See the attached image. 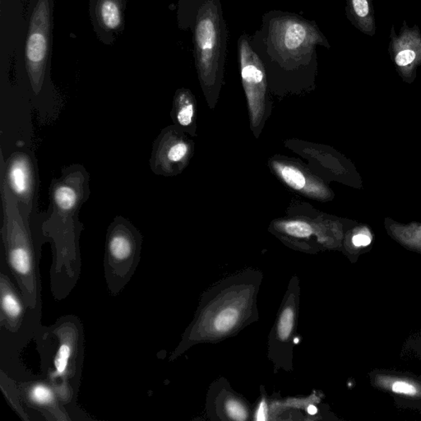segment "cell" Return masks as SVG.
<instances>
[{
	"instance_id": "6da1fadb",
	"label": "cell",
	"mask_w": 421,
	"mask_h": 421,
	"mask_svg": "<svg viewBox=\"0 0 421 421\" xmlns=\"http://www.w3.org/2000/svg\"><path fill=\"white\" fill-rule=\"evenodd\" d=\"M89 174L83 165L63 169L61 177L54 179L49 188L52 212L43 229L60 247H73L80 233L79 213L90 195Z\"/></svg>"
},
{
	"instance_id": "7a4b0ae2",
	"label": "cell",
	"mask_w": 421,
	"mask_h": 421,
	"mask_svg": "<svg viewBox=\"0 0 421 421\" xmlns=\"http://www.w3.org/2000/svg\"><path fill=\"white\" fill-rule=\"evenodd\" d=\"M4 225L2 235L10 268L23 283H35V261L27 215L1 177Z\"/></svg>"
},
{
	"instance_id": "3957f363",
	"label": "cell",
	"mask_w": 421,
	"mask_h": 421,
	"mask_svg": "<svg viewBox=\"0 0 421 421\" xmlns=\"http://www.w3.org/2000/svg\"><path fill=\"white\" fill-rule=\"evenodd\" d=\"M269 35L275 52L283 60L299 61L310 57L317 45L330 47L314 23L292 16L272 20Z\"/></svg>"
},
{
	"instance_id": "277c9868",
	"label": "cell",
	"mask_w": 421,
	"mask_h": 421,
	"mask_svg": "<svg viewBox=\"0 0 421 421\" xmlns=\"http://www.w3.org/2000/svg\"><path fill=\"white\" fill-rule=\"evenodd\" d=\"M195 48L200 74L208 80L217 72L225 55V28L219 9L213 2L200 10L195 27Z\"/></svg>"
},
{
	"instance_id": "5b68a950",
	"label": "cell",
	"mask_w": 421,
	"mask_h": 421,
	"mask_svg": "<svg viewBox=\"0 0 421 421\" xmlns=\"http://www.w3.org/2000/svg\"><path fill=\"white\" fill-rule=\"evenodd\" d=\"M51 9L49 0H39L33 10L26 45V64L34 92L42 88L49 49Z\"/></svg>"
},
{
	"instance_id": "8992f818",
	"label": "cell",
	"mask_w": 421,
	"mask_h": 421,
	"mask_svg": "<svg viewBox=\"0 0 421 421\" xmlns=\"http://www.w3.org/2000/svg\"><path fill=\"white\" fill-rule=\"evenodd\" d=\"M1 177L25 214H31L36 203L37 172L33 158L25 152H16L6 163L2 158Z\"/></svg>"
},
{
	"instance_id": "52a82bcc",
	"label": "cell",
	"mask_w": 421,
	"mask_h": 421,
	"mask_svg": "<svg viewBox=\"0 0 421 421\" xmlns=\"http://www.w3.org/2000/svg\"><path fill=\"white\" fill-rule=\"evenodd\" d=\"M142 237L129 220L115 218L107 232V257L114 267L131 265L138 256Z\"/></svg>"
},
{
	"instance_id": "ba28073f",
	"label": "cell",
	"mask_w": 421,
	"mask_h": 421,
	"mask_svg": "<svg viewBox=\"0 0 421 421\" xmlns=\"http://www.w3.org/2000/svg\"><path fill=\"white\" fill-rule=\"evenodd\" d=\"M389 53L398 71L410 76L421 65V32L417 25L410 28L404 21L399 33L391 28Z\"/></svg>"
},
{
	"instance_id": "9c48e42d",
	"label": "cell",
	"mask_w": 421,
	"mask_h": 421,
	"mask_svg": "<svg viewBox=\"0 0 421 421\" xmlns=\"http://www.w3.org/2000/svg\"><path fill=\"white\" fill-rule=\"evenodd\" d=\"M189 147L183 139L177 138L170 129H165L153 143L150 167L154 174L170 175L187 158Z\"/></svg>"
},
{
	"instance_id": "30bf717a",
	"label": "cell",
	"mask_w": 421,
	"mask_h": 421,
	"mask_svg": "<svg viewBox=\"0 0 421 421\" xmlns=\"http://www.w3.org/2000/svg\"><path fill=\"white\" fill-rule=\"evenodd\" d=\"M239 57L245 91L250 101L263 97L266 88L263 65L245 37L239 41Z\"/></svg>"
},
{
	"instance_id": "8fae6325",
	"label": "cell",
	"mask_w": 421,
	"mask_h": 421,
	"mask_svg": "<svg viewBox=\"0 0 421 421\" xmlns=\"http://www.w3.org/2000/svg\"><path fill=\"white\" fill-rule=\"evenodd\" d=\"M345 13L350 23L360 32L374 36L377 27L372 0H347Z\"/></svg>"
},
{
	"instance_id": "7c38bea8",
	"label": "cell",
	"mask_w": 421,
	"mask_h": 421,
	"mask_svg": "<svg viewBox=\"0 0 421 421\" xmlns=\"http://www.w3.org/2000/svg\"><path fill=\"white\" fill-rule=\"evenodd\" d=\"M96 13L103 28L108 31L119 29L123 21L122 0H98Z\"/></svg>"
},
{
	"instance_id": "4fadbf2b",
	"label": "cell",
	"mask_w": 421,
	"mask_h": 421,
	"mask_svg": "<svg viewBox=\"0 0 421 421\" xmlns=\"http://www.w3.org/2000/svg\"><path fill=\"white\" fill-rule=\"evenodd\" d=\"M1 310L8 323H18L22 318L23 307L8 278L1 277Z\"/></svg>"
},
{
	"instance_id": "5bb4252c",
	"label": "cell",
	"mask_w": 421,
	"mask_h": 421,
	"mask_svg": "<svg viewBox=\"0 0 421 421\" xmlns=\"http://www.w3.org/2000/svg\"><path fill=\"white\" fill-rule=\"evenodd\" d=\"M75 345L73 340L65 337L60 342L54 359V378L65 377L73 364L75 355Z\"/></svg>"
},
{
	"instance_id": "9a60e30c",
	"label": "cell",
	"mask_w": 421,
	"mask_h": 421,
	"mask_svg": "<svg viewBox=\"0 0 421 421\" xmlns=\"http://www.w3.org/2000/svg\"><path fill=\"white\" fill-rule=\"evenodd\" d=\"M376 383L379 387L388 389L393 393L421 398V387L414 382L379 376L376 379Z\"/></svg>"
},
{
	"instance_id": "2e32d148",
	"label": "cell",
	"mask_w": 421,
	"mask_h": 421,
	"mask_svg": "<svg viewBox=\"0 0 421 421\" xmlns=\"http://www.w3.org/2000/svg\"><path fill=\"white\" fill-rule=\"evenodd\" d=\"M174 117L179 126L188 128L193 122L194 107L190 93L182 90L174 99Z\"/></svg>"
},
{
	"instance_id": "e0dca14e",
	"label": "cell",
	"mask_w": 421,
	"mask_h": 421,
	"mask_svg": "<svg viewBox=\"0 0 421 421\" xmlns=\"http://www.w3.org/2000/svg\"><path fill=\"white\" fill-rule=\"evenodd\" d=\"M28 398L31 402L42 408H51L55 403V396L47 384H35L28 389Z\"/></svg>"
},
{
	"instance_id": "ac0fdd59",
	"label": "cell",
	"mask_w": 421,
	"mask_h": 421,
	"mask_svg": "<svg viewBox=\"0 0 421 421\" xmlns=\"http://www.w3.org/2000/svg\"><path fill=\"white\" fill-rule=\"evenodd\" d=\"M278 172L280 173V177L284 179L290 187L295 189H302L307 184V179L304 174L300 172L299 170L295 167H288V165H283L280 164L275 165Z\"/></svg>"
},
{
	"instance_id": "d6986e66",
	"label": "cell",
	"mask_w": 421,
	"mask_h": 421,
	"mask_svg": "<svg viewBox=\"0 0 421 421\" xmlns=\"http://www.w3.org/2000/svg\"><path fill=\"white\" fill-rule=\"evenodd\" d=\"M239 314L234 309H224L215 320V328L219 332H227L237 324Z\"/></svg>"
},
{
	"instance_id": "ffe728a7",
	"label": "cell",
	"mask_w": 421,
	"mask_h": 421,
	"mask_svg": "<svg viewBox=\"0 0 421 421\" xmlns=\"http://www.w3.org/2000/svg\"><path fill=\"white\" fill-rule=\"evenodd\" d=\"M285 232L294 237L307 238L313 234L312 225L302 220H293L284 225Z\"/></svg>"
},
{
	"instance_id": "44dd1931",
	"label": "cell",
	"mask_w": 421,
	"mask_h": 421,
	"mask_svg": "<svg viewBox=\"0 0 421 421\" xmlns=\"http://www.w3.org/2000/svg\"><path fill=\"white\" fill-rule=\"evenodd\" d=\"M294 313L290 308L284 310L278 324V336L282 340H287L292 333L293 327Z\"/></svg>"
},
{
	"instance_id": "7402d4cb",
	"label": "cell",
	"mask_w": 421,
	"mask_h": 421,
	"mask_svg": "<svg viewBox=\"0 0 421 421\" xmlns=\"http://www.w3.org/2000/svg\"><path fill=\"white\" fill-rule=\"evenodd\" d=\"M227 409L230 417L235 420H247V414L244 408L237 401L230 400L227 403Z\"/></svg>"
},
{
	"instance_id": "603a6c76",
	"label": "cell",
	"mask_w": 421,
	"mask_h": 421,
	"mask_svg": "<svg viewBox=\"0 0 421 421\" xmlns=\"http://www.w3.org/2000/svg\"><path fill=\"white\" fill-rule=\"evenodd\" d=\"M352 242L357 247H367L371 243V239L367 235L359 234L355 235Z\"/></svg>"
},
{
	"instance_id": "cb8c5ba5",
	"label": "cell",
	"mask_w": 421,
	"mask_h": 421,
	"mask_svg": "<svg viewBox=\"0 0 421 421\" xmlns=\"http://www.w3.org/2000/svg\"><path fill=\"white\" fill-rule=\"evenodd\" d=\"M267 414H268V407L266 405L264 401L260 404L259 408L257 413V420L262 421L267 419Z\"/></svg>"
},
{
	"instance_id": "d4e9b609",
	"label": "cell",
	"mask_w": 421,
	"mask_h": 421,
	"mask_svg": "<svg viewBox=\"0 0 421 421\" xmlns=\"http://www.w3.org/2000/svg\"><path fill=\"white\" fill-rule=\"evenodd\" d=\"M317 412H318L317 408L314 407V405H309V407L308 408V413L310 415H315L316 413H317Z\"/></svg>"
}]
</instances>
